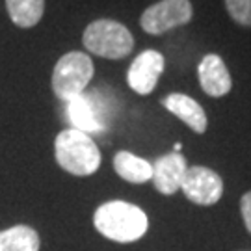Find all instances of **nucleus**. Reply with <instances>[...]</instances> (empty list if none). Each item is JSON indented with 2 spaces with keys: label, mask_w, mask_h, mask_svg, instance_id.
<instances>
[{
  "label": "nucleus",
  "mask_w": 251,
  "mask_h": 251,
  "mask_svg": "<svg viewBox=\"0 0 251 251\" xmlns=\"http://www.w3.org/2000/svg\"><path fill=\"white\" fill-rule=\"evenodd\" d=\"M54 156L58 166L75 177H90L100 166V151L93 138L71 126L56 136Z\"/></svg>",
  "instance_id": "2"
},
{
  "label": "nucleus",
  "mask_w": 251,
  "mask_h": 251,
  "mask_svg": "<svg viewBox=\"0 0 251 251\" xmlns=\"http://www.w3.org/2000/svg\"><path fill=\"white\" fill-rule=\"evenodd\" d=\"M162 106L170 110L180 121H184L198 134H203L208 126V119H206L203 106L196 99H192L184 93H170L168 97L162 99Z\"/></svg>",
  "instance_id": "11"
},
{
  "label": "nucleus",
  "mask_w": 251,
  "mask_h": 251,
  "mask_svg": "<svg viewBox=\"0 0 251 251\" xmlns=\"http://www.w3.org/2000/svg\"><path fill=\"white\" fill-rule=\"evenodd\" d=\"M93 225L108 240L130 244L149 231V218L138 205L126 201H108L97 206Z\"/></svg>",
  "instance_id": "1"
},
{
  "label": "nucleus",
  "mask_w": 251,
  "mask_h": 251,
  "mask_svg": "<svg viewBox=\"0 0 251 251\" xmlns=\"http://www.w3.org/2000/svg\"><path fill=\"white\" fill-rule=\"evenodd\" d=\"M65 114L71 123V128L82 130L86 134H97L102 132L106 126V106L99 97V91L93 93H82L76 99L67 102Z\"/></svg>",
  "instance_id": "6"
},
{
  "label": "nucleus",
  "mask_w": 251,
  "mask_h": 251,
  "mask_svg": "<svg viewBox=\"0 0 251 251\" xmlns=\"http://www.w3.org/2000/svg\"><path fill=\"white\" fill-rule=\"evenodd\" d=\"M114 170L126 182L144 184L152 177V164L128 151H119L114 156Z\"/></svg>",
  "instance_id": "12"
},
{
  "label": "nucleus",
  "mask_w": 251,
  "mask_h": 251,
  "mask_svg": "<svg viewBox=\"0 0 251 251\" xmlns=\"http://www.w3.org/2000/svg\"><path fill=\"white\" fill-rule=\"evenodd\" d=\"M188 170L186 158L180 152H168L152 164V184L164 196H173L180 190L184 173Z\"/></svg>",
  "instance_id": "9"
},
{
  "label": "nucleus",
  "mask_w": 251,
  "mask_h": 251,
  "mask_svg": "<svg viewBox=\"0 0 251 251\" xmlns=\"http://www.w3.org/2000/svg\"><path fill=\"white\" fill-rule=\"evenodd\" d=\"M194 17L190 0H160L145 9L140 17V25L147 34L160 36L171 28L188 25Z\"/></svg>",
  "instance_id": "5"
},
{
  "label": "nucleus",
  "mask_w": 251,
  "mask_h": 251,
  "mask_svg": "<svg viewBox=\"0 0 251 251\" xmlns=\"http://www.w3.org/2000/svg\"><path fill=\"white\" fill-rule=\"evenodd\" d=\"M201 90L210 97H224L233 88L231 73L218 54H206L198 65Z\"/></svg>",
  "instance_id": "10"
},
{
  "label": "nucleus",
  "mask_w": 251,
  "mask_h": 251,
  "mask_svg": "<svg viewBox=\"0 0 251 251\" xmlns=\"http://www.w3.org/2000/svg\"><path fill=\"white\" fill-rule=\"evenodd\" d=\"M82 43L91 54L108 60H121L132 52L134 37L125 25L112 19H99L84 30Z\"/></svg>",
  "instance_id": "3"
},
{
  "label": "nucleus",
  "mask_w": 251,
  "mask_h": 251,
  "mask_svg": "<svg viewBox=\"0 0 251 251\" xmlns=\"http://www.w3.org/2000/svg\"><path fill=\"white\" fill-rule=\"evenodd\" d=\"M93 62L88 54L71 50L56 62L52 71V91L58 99L69 100L82 95L93 78Z\"/></svg>",
  "instance_id": "4"
},
{
  "label": "nucleus",
  "mask_w": 251,
  "mask_h": 251,
  "mask_svg": "<svg viewBox=\"0 0 251 251\" xmlns=\"http://www.w3.org/2000/svg\"><path fill=\"white\" fill-rule=\"evenodd\" d=\"M225 6L234 23L251 26V0H225Z\"/></svg>",
  "instance_id": "15"
},
{
  "label": "nucleus",
  "mask_w": 251,
  "mask_h": 251,
  "mask_svg": "<svg viewBox=\"0 0 251 251\" xmlns=\"http://www.w3.org/2000/svg\"><path fill=\"white\" fill-rule=\"evenodd\" d=\"M180 190L192 203L201 206H212L224 196V180L210 168L192 166L184 173Z\"/></svg>",
  "instance_id": "7"
},
{
  "label": "nucleus",
  "mask_w": 251,
  "mask_h": 251,
  "mask_svg": "<svg viewBox=\"0 0 251 251\" xmlns=\"http://www.w3.org/2000/svg\"><path fill=\"white\" fill-rule=\"evenodd\" d=\"M9 19L19 28H32L45 13V0H6Z\"/></svg>",
  "instance_id": "14"
},
{
  "label": "nucleus",
  "mask_w": 251,
  "mask_h": 251,
  "mask_svg": "<svg viewBox=\"0 0 251 251\" xmlns=\"http://www.w3.org/2000/svg\"><path fill=\"white\" fill-rule=\"evenodd\" d=\"M240 212H242L246 229L251 233V192H246L240 199Z\"/></svg>",
  "instance_id": "16"
},
{
  "label": "nucleus",
  "mask_w": 251,
  "mask_h": 251,
  "mask_svg": "<svg viewBox=\"0 0 251 251\" xmlns=\"http://www.w3.org/2000/svg\"><path fill=\"white\" fill-rule=\"evenodd\" d=\"M164 65L166 60L158 50L147 49L140 52L126 73V82L130 90L136 91L138 95H149L156 88V82L164 73Z\"/></svg>",
  "instance_id": "8"
},
{
  "label": "nucleus",
  "mask_w": 251,
  "mask_h": 251,
  "mask_svg": "<svg viewBox=\"0 0 251 251\" xmlns=\"http://www.w3.org/2000/svg\"><path fill=\"white\" fill-rule=\"evenodd\" d=\"M41 238L34 227L25 224L0 231V251H39Z\"/></svg>",
  "instance_id": "13"
}]
</instances>
